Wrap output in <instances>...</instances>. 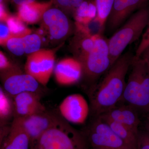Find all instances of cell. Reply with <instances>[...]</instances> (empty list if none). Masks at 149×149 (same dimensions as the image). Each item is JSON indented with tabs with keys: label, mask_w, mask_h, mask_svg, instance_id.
I'll return each instance as SVG.
<instances>
[{
	"label": "cell",
	"mask_w": 149,
	"mask_h": 149,
	"mask_svg": "<svg viewBox=\"0 0 149 149\" xmlns=\"http://www.w3.org/2000/svg\"><path fill=\"white\" fill-rule=\"evenodd\" d=\"M134 56L129 52L121 55L107 72L101 82L90 92V108L95 117L111 109L122 100L125 77Z\"/></svg>",
	"instance_id": "6da1fadb"
},
{
	"label": "cell",
	"mask_w": 149,
	"mask_h": 149,
	"mask_svg": "<svg viewBox=\"0 0 149 149\" xmlns=\"http://www.w3.org/2000/svg\"><path fill=\"white\" fill-rule=\"evenodd\" d=\"M83 134L58 116L52 127L42 135L30 149H86Z\"/></svg>",
	"instance_id": "7a4b0ae2"
},
{
	"label": "cell",
	"mask_w": 149,
	"mask_h": 149,
	"mask_svg": "<svg viewBox=\"0 0 149 149\" xmlns=\"http://www.w3.org/2000/svg\"><path fill=\"white\" fill-rule=\"evenodd\" d=\"M132 70L126 83L121 101L138 111H149V72L143 60L134 56Z\"/></svg>",
	"instance_id": "3957f363"
},
{
	"label": "cell",
	"mask_w": 149,
	"mask_h": 149,
	"mask_svg": "<svg viewBox=\"0 0 149 149\" xmlns=\"http://www.w3.org/2000/svg\"><path fill=\"white\" fill-rule=\"evenodd\" d=\"M149 22V7H142L108 40L113 65L127 46L139 40Z\"/></svg>",
	"instance_id": "277c9868"
},
{
	"label": "cell",
	"mask_w": 149,
	"mask_h": 149,
	"mask_svg": "<svg viewBox=\"0 0 149 149\" xmlns=\"http://www.w3.org/2000/svg\"><path fill=\"white\" fill-rule=\"evenodd\" d=\"M81 63L83 66V76L91 82H95L107 72L113 65L108 40L100 34L95 35L94 48Z\"/></svg>",
	"instance_id": "5b68a950"
},
{
	"label": "cell",
	"mask_w": 149,
	"mask_h": 149,
	"mask_svg": "<svg viewBox=\"0 0 149 149\" xmlns=\"http://www.w3.org/2000/svg\"><path fill=\"white\" fill-rule=\"evenodd\" d=\"M83 135L90 149H133L99 117H95Z\"/></svg>",
	"instance_id": "8992f818"
},
{
	"label": "cell",
	"mask_w": 149,
	"mask_h": 149,
	"mask_svg": "<svg viewBox=\"0 0 149 149\" xmlns=\"http://www.w3.org/2000/svg\"><path fill=\"white\" fill-rule=\"evenodd\" d=\"M57 49H40L28 55L24 72L35 78L42 86H47L54 73Z\"/></svg>",
	"instance_id": "52a82bcc"
},
{
	"label": "cell",
	"mask_w": 149,
	"mask_h": 149,
	"mask_svg": "<svg viewBox=\"0 0 149 149\" xmlns=\"http://www.w3.org/2000/svg\"><path fill=\"white\" fill-rule=\"evenodd\" d=\"M68 15L56 7H51L44 14L41 27L46 31L49 40L63 41L71 35L73 26Z\"/></svg>",
	"instance_id": "ba28073f"
},
{
	"label": "cell",
	"mask_w": 149,
	"mask_h": 149,
	"mask_svg": "<svg viewBox=\"0 0 149 149\" xmlns=\"http://www.w3.org/2000/svg\"><path fill=\"white\" fill-rule=\"evenodd\" d=\"M1 77L3 89L13 97L24 92L42 93V85L21 68L1 74Z\"/></svg>",
	"instance_id": "9c48e42d"
},
{
	"label": "cell",
	"mask_w": 149,
	"mask_h": 149,
	"mask_svg": "<svg viewBox=\"0 0 149 149\" xmlns=\"http://www.w3.org/2000/svg\"><path fill=\"white\" fill-rule=\"evenodd\" d=\"M61 117L67 122L83 124L87 120L91 108L82 95L73 94L67 96L59 106Z\"/></svg>",
	"instance_id": "30bf717a"
},
{
	"label": "cell",
	"mask_w": 149,
	"mask_h": 149,
	"mask_svg": "<svg viewBox=\"0 0 149 149\" xmlns=\"http://www.w3.org/2000/svg\"><path fill=\"white\" fill-rule=\"evenodd\" d=\"M58 116L47 111L17 118L29 136L30 147L36 143L40 136L55 123Z\"/></svg>",
	"instance_id": "8fae6325"
},
{
	"label": "cell",
	"mask_w": 149,
	"mask_h": 149,
	"mask_svg": "<svg viewBox=\"0 0 149 149\" xmlns=\"http://www.w3.org/2000/svg\"><path fill=\"white\" fill-rule=\"evenodd\" d=\"M54 73L56 81L59 85L70 86L78 83L83 77V66L77 59L66 58L56 65Z\"/></svg>",
	"instance_id": "7c38bea8"
},
{
	"label": "cell",
	"mask_w": 149,
	"mask_h": 149,
	"mask_svg": "<svg viewBox=\"0 0 149 149\" xmlns=\"http://www.w3.org/2000/svg\"><path fill=\"white\" fill-rule=\"evenodd\" d=\"M148 1L114 0L107 22L108 29L110 31H113L119 28L132 13L143 7Z\"/></svg>",
	"instance_id": "4fadbf2b"
},
{
	"label": "cell",
	"mask_w": 149,
	"mask_h": 149,
	"mask_svg": "<svg viewBox=\"0 0 149 149\" xmlns=\"http://www.w3.org/2000/svg\"><path fill=\"white\" fill-rule=\"evenodd\" d=\"M41 93L24 92L13 97L15 118L24 117L47 110L40 101Z\"/></svg>",
	"instance_id": "5bb4252c"
},
{
	"label": "cell",
	"mask_w": 149,
	"mask_h": 149,
	"mask_svg": "<svg viewBox=\"0 0 149 149\" xmlns=\"http://www.w3.org/2000/svg\"><path fill=\"white\" fill-rule=\"evenodd\" d=\"M99 116L121 123L139 133V128L141 122L138 111L128 104H118Z\"/></svg>",
	"instance_id": "9a60e30c"
},
{
	"label": "cell",
	"mask_w": 149,
	"mask_h": 149,
	"mask_svg": "<svg viewBox=\"0 0 149 149\" xmlns=\"http://www.w3.org/2000/svg\"><path fill=\"white\" fill-rule=\"evenodd\" d=\"M30 139L19 120L14 118L8 133L1 140V149H30Z\"/></svg>",
	"instance_id": "2e32d148"
},
{
	"label": "cell",
	"mask_w": 149,
	"mask_h": 149,
	"mask_svg": "<svg viewBox=\"0 0 149 149\" xmlns=\"http://www.w3.org/2000/svg\"><path fill=\"white\" fill-rule=\"evenodd\" d=\"M43 44L42 38L37 33H31L22 37L10 38L6 47L11 53L17 56L30 54L39 51Z\"/></svg>",
	"instance_id": "e0dca14e"
},
{
	"label": "cell",
	"mask_w": 149,
	"mask_h": 149,
	"mask_svg": "<svg viewBox=\"0 0 149 149\" xmlns=\"http://www.w3.org/2000/svg\"><path fill=\"white\" fill-rule=\"evenodd\" d=\"M76 26L77 32L72 40L71 49L74 58L81 63L94 48L95 35H91L84 25L76 24Z\"/></svg>",
	"instance_id": "ac0fdd59"
},
{
	"label": "cell",
	"mask_w": 149,
	"mask_h": 149,
	"mask_svg": "<svg viewBox=\"0 0 149 149\" xmlns=\"http://www.w3.org/2000/svg\"><path fill=\"white\" fill-rule=\"evenodd\" d=\"M53 5L52 0H50L45 2L35 1L18 6L17 16L25 24H36L42 21L44 14Z\"/></svg>",
	"instance_id": "d6986e66"
},
{
	"label": "cell",
	"mask_w": 149,
	"mask_h": 149,
	"mask_svg": "<svg viewBox=\"0 0 149 149\" xmlns=\"http://www.w3.org/2000/svg\"><path fill=\"white\" fill-rule=\"evenodd\" d=\"M105 120L109 125L111 128L120 139L133 149H137V141L139 133L135 132L128 126L98 116Z\"/></svg>",
	"instance_id": "ffe728a7"
},
{
	"label": "cell",
	"mask_w": 149,
	"mask_h": 149,
	"mask_svg": "<svg viewBox=\"0 0 149 149\" xmlns=\"http://www.w3.org/2000/svg\"><path fill=\"white\" fill-rule=\"evenodd\" d=\"M15 117V105L13 97L0 88V124L1 127L6 126L8 123Z\"/></svg>",
	"instance_id": "44dd1931"
},
{
	"label": "cell",
	"mask_w": 149,
	"mask_h": 149,
	"mask_svg": "<svg viewBox=\"0 0 149 149\" xmlns=\"http://www.w3.org/2000/svg\"><path fill=\"white\" fill-rule=\"evenodd\" d=\"M96 15L95 0H86L74 10L72 15L76 23L87 25L95 18Z\"/></svg>",
	"instance_id": "7402d4cb"
},
{
	"label": "cell",
	"mask_w": 149,
	"mask_h": 149,
	"mask_svg": "<svg viewBox=\"0 0 149 149\" xmlns=\"http://www.w3.org/2000/svg\"><path fill=\"white\" fill-rule=\"evenodd\" d=\"M114 1V0H95L97 15L93 20L97 23L101 31L107 23Z\"/></svg>",
	"instance_id": "603a6c76"
},
{
	"label": "cell",
	"mask_w": 149,
	"mask_h": 149,
	"mask_svg": "<svg viewBox=\"0 0 149 149\" xmlns=\"http://www.w3.org/2000/svg\"><path fill=\"white\" fill-rule=\"evenodd\" d=\"M6 23L10 31L12 38L22 37L32 33V31L26 27L25 23L17 16H10Z\"/></svg>",
	"instance_id": "cb8c5ba5"
},
{
	"label": "cell",
	"mask_w": 149,
	"mask_h": 149,
	"mask_svg": "<svg viewBox=\"0 0 149 149\" xmlns=\"http://www.w3.org/2000/svg\"><path fill=\"white\" fill-rule=\"evenodd\" d=\"M20 68L17 65L13 63L6 56L2 51L0 52V71L1 74L19 69Z\"/></svg>",
	"instance_id": "d4e9b609"
},
{
	"label": "cell",
	"mask_w": 149,
	"mask_h": 149,
	"mask_svg": "<svg viewBox=\"0 0 149 149\" xmlns=\"http://www.w3.org/2000/svg\"><path fill=\"white\" fill-rule=\"evenodd\" d=\"M52 1L55 7L61 10L67 15H72L73 10L71 0H52Z\"/></svg>",
	"instance_id": "484cf974"
},
{
	"label": "cell",
	"mask_w": 149,
	"mask_h": 149,
	"mask_svg": "<svg viewBox=\"0 0 149 149\" xmlns=\"http://www.w3.org/2000/svg\"><path fill=\"white\" fill-rule=\"evenodd\" d=\"M148 27L142 37V40L136 50L135 56L140 58L141 54L146 49L149 47V22Z\"/></svg>",
	"instance_id": "4316f807"
},
{
	"label": "cell",
	"mask_w": 149,
	"mask_h": 149,
	"mask_svg": "<svg viewBox=\"0 0 149 149\" xmlns=\"http://www.w3.org/2000/svg\"><path fill=\"white\" fill-rule=\"evenodd\" d=\"M12 38L11 35L6 22H1L0 24V44L6 46V43Z\"/></svg>",
	"instance_id": "83f0119b"
},
{
	"label": "cell",
	"mask_w": 149,
	"mask_h": 149,
	"mask_svg": "<svg viewBox=\"0 0 149 149\" xmlns=\"http://www.w3.org/2000/svg\"><path fill=\"white\" fill-rule=\"evenodd\" d=\"M137 149H149V133L146 130L139 131Z\"/></svg>",
	"instance_id": "f1b7e54d"
},
{
	"label": "cell",
	"mask_w": 149,
	"mask_h": 149,
	"mask_svg": "<svg viewBox=\"0 0 149 149\" xmlns=\"http://www.w3.org/2000/svg\"><path fill=\"white\" fill-rule=\"evenodd\" d=\"M0 8H1V22H6L10 15L6 12V10L5 6L3 3H0Z\"/></svg>",
	"instance_id": "f546056e"
},
{
	"label": "cell",
	"mask_w": 149,
	"mask_h": 149,
	"mask_svg": "<svg viewBox=\"0 0 149 149\" xmlns=\"http://www.w3.org/2000/svg\"><path fill=\"white\" fill-rule=\"evenodd\" d=\"M140 57L143 60L149 72V47L143 52Z\"/></svg>",
	"instance_id": "4dcf8cb0"
},
{
	"label": "cell",
	"mask_w": 149,
	"mask_h": 149,
	"mask_svg": "<svg viewBox=\"0 0 149 149\" xmlns=\"http://www.w3.org/2000/svg\"><path fill=\"white\" fill-rule=\"evenodd\" d=\"M12 2L17 6L29 3L36 1V0H11Z\"/></svg>",
	"instance_id": "1f68e13d"
},
{
	"label": "cell",
	"mask_w": 149,
	"mask_h": 149,
	"mask_svg": "<svg viewBox=\"0 0 149 149\" xmlns=\"http://www.w3.org/2000/svg\"><path fill=\"white\" fill-rule=\"evenodd\" d=\"M85 1H86V0H71V5H72V10H73V13L74 10ZM72 15H73V14H72Z\"/></svg>",
	"instance_id": "d6a6232c"
},
{
	"label": "cell",
	"mask_w": 149,
	"mask_h": 149,
	"mask_svg": "<svg viewBox=\"0 0 149 149\" xmlns=\"http://www.w3.org/2000/svg\"><path fill=\"white\" fill-rule=\"evenodd\" d=\"M145 128H146V130L149 133V120L146 123V125H145Z\"/></svg>",
	"instance_id": "836d02e7"
},
{
	"label": "cell",
	"mask_w": 149,
	"mask_h": 149,
	"mask_svg": "<svg viewBox=\"0 0 149 149\" xmlns=\"http://www.w3.org/2000/svg\"><path fill=\"white\" fill-rule=\"evenodd\" d=\"M8 0H0V3H3L5 5V3Z\"/></svg>",
	"instance_id": "e575fe53"
},
{
	"label": "cell",
	"mask_w": 149,
	"mask_h": 149,
	"mask_svg": "<svg viewBox=\"0 0 149 149\" xmlns=\"http://www.w3.org/2000/svg\"><path fill=\"white\" fill-rule=\"evenodd\" d=\"M148 120H149V111L148 112Z\"/></svg>",
	"instance_id": "d590c367"
},
{
	"label": "cell",
	"mask_w": 149,
	"mask_h": 149,
	"mask_svg": "<svg viewBox=\"0 0 149 149\" xmlns=\"http://www.w3.org/2000/svg\"><path fill=\"white\" fill-rule=\"evenodd\" d=\"M148 1H149V0H148Z\"/></svg>",
	"instance_id": "8d00e7d4"
}]
</instances>
